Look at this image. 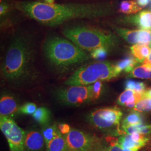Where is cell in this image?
I'll use <instances>...</instances> for the list:
<instances>
[{"instance_id":"1","label":"cell","mask_w":151,"mask_h":151,"mask_svg":"<svg viewBox=\"0 0 151 151\" xmlns=\"http://www.w3.org/2000/svg\"><path fill=\"white\" fill-rule=\"evenodd\" d=\"M36 57V44L32 36L24 32L15 34L9 42L1 66L3 80L15 87L34 83L39 75Z\"/></svg>"},{"instance_id":"2","label":"cell","mask_w":151,"mask_h":151,"mask_svg":"<svg viewBox=\"0 0 151 151\" xmlns=\"http://www.w3.org/2000/svg\"><path fill=\"white\" fill-rule=\"evenodd\" d=\"M15 8L25 16L47 27H55L77 19H93L108 12L107 7L92 3L52 4L37 1L16 2Z\"/></svg>"},{"instance_id":"3","label":"cell","mask_w":151,"mask_h":151,"mask_svg":"<svg viewBox=\"0 0 151 151\" xmlns=\"http://www.w3.org/2000/svg\"><path fill=\"white\" fill-rule=\"evenodd\" d=\"M42 50L49 63L60 73L83 63L91 56L69 39L56 36L47 38Z\"/></svg>"},{"instance_id":"4","label":"cell","mask_w":151,"mask_h":151,"mask_svg":"<svg viewBox=\"0 0 151 151\" xmlns=\"http://www.w3.org/2000/svg\"><path fill=\"white\" fill-rule=\"evenodd\" d=\"M62 33L65 37L85 51L91 52L99 47L108 50L118 43L113 34L96 27L86 25H75L65 27Z\"/></svg>"},{"instance_id":"5","label":"cell","mask_w":151,"mask_h":151,"mask_svg":"<svg viewBox=\"0 0 151 151\" xmlns=\"http://www.w3.org/2000/svg\"><path fill=\"white\" fill-rule=\"evenodd\" d=\"M115 65L97 62L79 67L65 82L67 86H88L97 81H109L117 77Z\"/></svg>"},{"instance_id":"6","label":"cell","mask_w":151,"mask_h":151,"mask_svg":"<svg viewBox=\"0 0 151 151\" xmlns=\"http://www.w3.org/2000/svg\"><path fill=\"white\" fill-rule=\"evenodd\" d=\"M122 111L117 107L101 108L93 111L87 116V121L97 129L105 131H114L115 133L124 134L119 129Z\"/></svg>"},{"instance_id":"7","label":"cell","mask_w":151,"mask_h":151,"mask_svg":"<svg viewBox=\"0 0 151 151\" xmlns=\"http://www.w3.org/2000/svg\"><path fill=\"white\" fill-rule=\"evenodd\" d=\"M56 100L65 105L79 106L91 102L90 86H68L55 90Z\"/></svg>"},{"instance_id":"8","label":"cell","mask_w":151,"mask_h":151,"mask_svg":"<svg viewBox=\"0 0 151 151\" xmlns=\"http://www.w3.org/2000/svg\"><path fill=\"white\" fill-rule=\"evenodd\" d=\"M0 128L8 142L10 151H26L25 132L12 118L0 116Z\"/></svg>"},{"instance_id":"9","label":"cell","mask_w":151,"mask_h":151,"mask_svg":"<svg viewBox=\"0 0 151 151\" xmlns=\"http://www.w3.org/2000/svg\"><path fill=\"white\" fill-rule=\"evenodd\" d=\"M65 137L69 148L76 151H95L102 145L96 137L76 129H71Z\"/></svg>"},{"instance_id":"10","label":"cell","mask_w":151,"mask_h":151,"mask_svg":"<svg viewBox=\"0 0 151 151\" xmlns=\"http://www.w3.org/2000/svg\"><path fill=\"white\" fill-rule=\"evenodd\" d=\"M116 32L120 37L132 44H146L151 45V30H129L116 28Z\"/></svg>"},{"instance_id":"11","label":"cell","mask_w":151,"mask_h":151,"mask_svg":"<svg viewBox=\"0 0 151 151\" xmlns=\"http://www.w3.org/2000/svg\"><path fill=\"white\" fill-rule=\"evenodd\" d=\"M20 107L15 97L9 93H4L0 99V116L12 118L19 113Z\"/></svg>"},{"instance_id":"12","label":"cell","mask_w":151,"mask_h":151,"mask_svg":"<svg viewBox=\"0 0 151 151\" xmlns=\"http://www.w3.org/2000/svg\"><path fill=\"white\" fill-rule=\"evenodd\" d=\"M42 133L36 130L25 132V147L26 151H42L45 144Z\"/></svg>"},{"instance_id":"13","label":"cell","mask_w":151,"mask_h":151,"mask_svg":"<svg viewBox=\"0 0 151 151\" xmlns=\"http://www.w3.org/2000/svg\"><path fill=\"white\" fill-rule=\"evenodd\" d=\"M142 99V94L136 92L133 90L125 89L120 95L117 100L119 105L132 109L134 108L136 104Z\"/></svg>"},{"instance_id":"14","label":"cell","mask_w":151,"mask_h":151,"mask_svg":"<svg viewBox=\"0 0 151 151\" xmlns=\"http://www.w3.org/2000/svg\"><path fill=\"white\" fill-rule=\"evenodd\" d=\"M126 21L143 30H151V12L141 11L126 18Z\"/></svg>"},{"instance_id":"15","label":"cell","mask_w":151,"mask_h":151,"mask_svg":"<svg viewBox=\"0 0 151 151\" xmlns=\"http://www.w3.org/2000/svg\"><path fill=\"white\" fill-rule=\"evenodd\" d=\"M130 49L133 57L138 62L141 63H143L149 57L151 52L150 45L146 44H135Z\"/></svg>"},{"instance_id":"16","label":"cell","mask_w":151,"mask_h":151,"mask_svg":"<svg viewBox=\"0 0 151 151\" xmlns=\"http://www.w3.org/2000/svg\"><path fill=\"white\" fill-rule=\"evenodd\" d=\"M46 146L47 151H67L69 149L65 136L60 131Z\"/></svg>"},{"instance_id":"17","label":"cell","mask_w":151,"mask_h":151,"mask_svg":"<svg viewBox=\"0 0 151 151\" xmlns=\"http://www.w3.org/2000/svg\"><path fill=\"white\" fill-rule=\"evenodd\" d=\"M138 63V61L134 57H128L115 65V70L119 75L123 71L130 73L133 70Z\"/></svg>"},{"instance_id":"18","label":"cell","mask_w":151,"mask_h":151,"mask_svg":"<svg viewBox=\"0 0 151 151\" xmlns=\"http://www.w3.org/2000/svg\"><path fill=\"white\" fill-rule=\"evenodd\" d=\"M118 142L123 149L128 148L138 150L146 144L143 142H135L133 140L130 134H124L120 136L118 139Z\"/></svg>"},{"instance_id":"19","label":"cell","mask_w":151,"mask_h":151,"mask_svg":"<svg viewBox=\"0 0 151 151\" xmlns=\"http://www.w3.org/2000/svg\"><path fill=\"white\" fill-rule=\"evenodd\" d=\"M32 116L35 121L44 126L49 124L50 120L51 113L46 107H39L32 114Z\"/></svg>"},{"instance_id":"20","label":"cell","mask_w":151,"mask_h":151,"mask_svg":"<svg viewBox=\"0 0 151 151\" xmlns=\"http://www.w3.org/2000/svg\"><path fill=\"white\" fill-rule=\"evenodd\" d=\"M142 7L134 0H124L119 5V12L125 14H134L141 10Z\"/></svg>"},{"instance_id":"21","label":"cell","mask_w":151,"mask_h":151,"mask_svg":"<svg viewBox=\"0 0 151 151\" xmlns=\"http://www.w3.org/2000/svg\"><path fill=\"white\" fill-rule=\"evenodd\" d=\"M142 122L143 119L141 114L139 113V111L134 110L124 118L122 122V129H123L131 125L142 124Z\"/></svg>"},{"instance_id":"22","label":"cell","mask_w":151,"mask_h":151,"mask_svg":"<svg viewBox=\"0 0 151 151\" xmlns=\"http://www.w3.org/2000/svg\"><path fill=\"white\" fill-rule=\"evenodd\" d=\"M128 77L142 79H151V68L145 65L135 67L133 70L130 72Z\"/></svg>"},{"instance_id":"23","label":"cell","mask_w":151,"mask_h":151,"mask_svg":"<svg viewBox=\"0 0 151 151\" xmlns=\"http://www.w3.org/2000/svg\"><path fill=\"white\" fill-rule=\"evenodd\" d=\"M59 132L57 124L45 125H44L42 130V133L43 135L45 145H48L52 140L57 133Z\"/></svg>"},{"instance_id":"24","label":"cell","mask_w":151,"mask_h":151,"mask_svg":"<svg viewBox=\"0 0 151 151\" xmlns=\"http://www.w3.org/2000/svg\"><path fill=\"white\" fill-rule=\"evenodd\" d=\"M125 89L133 90L136 92L143 93L146 90V85L143 82L128 80L125 83Z\"/></svg>"},{"instance_id":"25","label":"cell","mask_w":151,"mask_h":151,"mask_svg":"<svg viewBox=\"0 0 151 151\" xmlns=\"http://www.w3.org/2000/svg\"><path fill=\"white\" fill-rule=\"evenodd\" d=\"M135 111L139 112H147L151 111V98H143L136 104L134 108Z\"/></svg>"},{"instance_id":"26","label":"cell","mask_w":151,"mask_h":151,"mask_svg":"<svg viewBox=\"0 0 151 151\" xmlns=\"http://www.w3.org/2000/svg\"><path fill=\"white\" fill-rule=\"evenodd\" d=\"M92 101L97 100L101 94L103 90V82L102 81H97L95 83L90 85Z\"/></svg>"},{"instance_id":"27","label":"cell","mask_w":151,"mask_h":151,"mask_svg":"<svg viewBox=\"0 0 151 151\" xmlns=\"http://www.w3.org/2000/svg\"><path fill=\"white\" fill-rule=\"evenodd\" d=\"M37 109V106L33 103H27L22 105L19 109V113L24 115H32Z\"/></svg>"},{"instance_id":"28","label":"cell","mask_w":151,"mask_h":151,"mask_svg":"<svg viewBox=\"0 0 151 151\" xmlns=\"http://www.w3.org/2000/svg\"><path fill=\"white\" fill-rule=\"evenodd\" d=\"M108 49L104 47H99L91 52V57L92 58L97 60H104L108 54Z\"/></svg>"},{"instance_id":"29","label":"cell","mask_w":151,"mask_h":151,"mask_svg":"<svg viewBox=\"0 0 151 151\" xmlns=\"http://www.w3.org/2000/svg\"><path fill=\"white\" fill-rule=\"evenodd\" d=\"M107 142L109 143V145L105 147L106 151H124V150L119 145L118 139L113 137H109Z\"/></svg>"},{"instance_id":"30","label":"cell","mask_w":151,"mask_h":151,"mask_svg":"<svg viewBox=\"0 0 151 151\" xmlns=\"http://www.w3.org/2000/svg\"><path fill=\"white\" fill-rule=\"evenodd\" d=\"M60 133L63 135H67L71 130L70 126L66 123H60L57 125Z\"/></svg>"},{"instance_id":"31","label":"cell","mask_w":151,"mask_h":151,"mask_svg":"<svg viewBox=\"0 0 151 151\" xmlns=\"http://www.w3.org/2000/svg\"><path fill=\"white\" fill-rule=\"evenodd\" d=\"M10 6L9 4H7L6 2L1 1V4H0V15L1 16H2L6 14L7 12H8L10 10Z\"/></svg>"},{"instance_id":"32","label":"cell","mask_w":151,"mask_h":151,"mask_svg":"<svg viewBox=\"0 0 151 151\" xmlns=\"http://www.w3.org/2000/svg\"><path fill=\"white\" fill-rule=\"evenodd\" d=\"M138 5L141 7H145L148 5L150 2V0H135Z\"/></svg>"},{"instance_id":"33","label":"cell","mask_w":151,"mask_h":151,"mask_svg":"<svg viewBox=\"0 0 151 151\" xmlns=\"http://www.w3.org/2000/svg\"><path fill=\"white\" fill-rule=\"evenodd\" d=\"M143 98H151V88L146 90L142 93V99Z\"/></svg>"},{"instance_id":"34","label":"cell","mask_w":151,"mask_h":151,"mask_svg":"<svg viewBox=\"0 0 151 151\" xmlns=\"http://www.w3.org/2000/svg\"><path fill=\"white\" fill-rule=\"evenodd\" d=\"M143 65H146L147 66L151 68V57H148L143 62Z\"/></svg>"},{"instance_id":"35","label":"cell","mask_w":151,"mask_h":151,"mask_svg":"<svg viewBox=\"0 0 151 151\" xmlns=\"http://www.w3.org/2000/svg\"><path fill=\"white\" fill-rule=\"evenodd\" d=\"M95 151H106L105 147H104L102 145L99 147L97 149H96Z\"/></svg>"},{"instance_id":"36","label":"cell","mask_w":151,"mask_h":151,"mask_svg":"<svg viewBox=\"0 0 151 151\" xmlns=\"http://www.w3.org/2000/svg\"><path fill=\"white\" fill-rule=\"evenodd\" d=\"M47 3L49 4H54V0H45Z\"/></svg>"},{"instance_id":"37","label":"cell","mask_w":151,"mask_h":151,"mask_svg":"<svg viewBox=\"0 0 151 151\" xmlns=\"http://www.w3.org/2000/svg\"><path fill=\"white\" fill-rule=\"evenodd\" d=\"M67 151H76V150H71V149H70V148H69V149H68V150H67Z\"/></svg>"},{"instance_id":"38","label":"cell","mask_w":151,"mask_h":151,"mask_svg":"<svg viewBox=\"0 0 151 151\" xmlns=\"http://www.w3.org/2000/svg\"><path fill=\"white\" fill-rule=\"evenodd\" d=\"M149 57H151V52H150V54L149 55Z\"/></svg>"}]
</instances>
